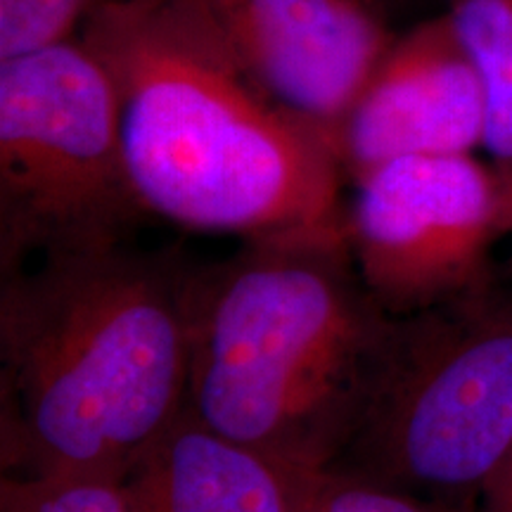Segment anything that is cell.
<instances>
[{
  "label": "cell",
  "instance_id": "6da1fadb",
  "mask_svg": "<svg viewBox=\"0 0 512 512\" xmlns=\"http://www.w3.org/2000/svg\"><path fill=\"white\" fill-rule=\"evenodd\" d=\"M190 275L124 245L3 275V475H131L188 408Z\"/></svg>",
  "mask_w": 512,
  "mask_h": 512
},
{
  "label": "cell",
  "instance_id": "7a4b0ae2",
  "mask_svg": "<svg viewBox=\"0 0 512 512\" xmlns=\"http://www.w3.org/2000/svg\"><path fill=\"white\" fill-rule=\"evenodd\" d=\"M79 38L112 79L145 214L245 240L344 230L335 147L261 93L183 0H107Z\"/></svg>",
  "mask_w": 512,
  "mask_h": 512
},
{
  "label": "cell",
  "instance_id": "3957f363",
  "mask_svg": "<svg viewBox=\"0 0 512 512\" xmlns=\"http://www.w3.org/2000/svg\"><path fill=\"white\" fill-rule=\"evenodd\" d=\"M394 323L344 230L245 240L190 275L185 411L283 463L328 467L368 411Z\"/></svg>",
  "mask_w": 512,
  "mask_h": 512
},
{
  "label": "cell",
  "instance_id": "277c9868",
  "mask_svg": "<svg viewBox=\"0 0 512 512\" xmlns=\"http://www.w3.org/2000/svg\"><path fill=\"white\" fill-rule=\"evenodd\" d=\"M512 453V294L482 283L399 316L337 467L477 512Z\"/></svg>",
  "mask_w": 512,
  "mask_h": 512
},
{
  "label": "cell",
  "instance_id": "5b68a950",
  "mask_svg": "<svg viewBox=\"0 0 512 512\" xmlns=\"http://www.w3.org/2000/svg\"><path fill=\"white\" fill-rule=\"evenodd\" d=\"M145 216L117 95L79 36L0 60V271L124 245Z\"/></svg>",
  "mask_w": 512,
  "mask_h": 512
},
{
  "label": "cell",
  "instance_id": "8992f818",
  "mask_svg": "<svg viewBox=\"0 0 512 512\" xmlns=\"http://www.w3.org/2000/svg\"><path fill=\"white\" fill-rule=\"evenodd\" d=\"M512 233V188L475 155L401 157L354 183L344 240L377 304L411 316L486 283Z\"/></svg>",
  "mask_w": 512,
  "mask_h": 512
},
{
  "label": "cell",
  "instance_id": "52a82bcc",
  "mask_svg": "<svg viewBox=\"0 0 512 512\" xmlns=\"http://www.w3.org/2000/svg\"><path fill=\"white\" fill-rule=\"evenodd\" d=\"M280 110L335 138L396 38L392 0H183Z\"/></svg>",
  "mask_w": 512,
  "mask_h": 512
},
{
  "label": "cell",
  "instance_id": "ba28073f",
  "mask_svg": "<svg viewBox=\"0 0 512 512\" xmlns=\"http://www.w3.org/2000/svg\"><path fill=\"white\" fill-rule=\"evenodd\" d=\"M484 131L482 81L444 12L396 34L332 147L344 181L356 183L401 157L475 155Z\"/></svg>",
  "mask_w": 512,
  "mask_h": 512
},
{
  "label": "cell",
  "instance_id": "9c48e42d",
  "mask_svg": "<svg viewBox=\"0 0 512 512\" xmlns=\"http://www.w3.org/2000/svg\"><path fill=\"white\" fill-rule=\"evenodd\" d=\"M304 470L185 411L126 482L143 512H297Z\"/></svg>",
  "mask_w": 512,
  "mask_h": 512
},
{
  "label": "cell",
  "instance_id": "30bf717a",
  "mask_svg": "<svg viewBox=\"0 0 512 512\" xmlns=\"http://www.w3.org/2000/svg\"><path fill=\"white\" fill-rule=\"evenodd\" d=\"M446 15L484 88L486 162L512 188V0H446Z\"/></svg>",
  "mask_w": 512,
  "mask_h": 512
},
{
  "label": "cell",
  "instance_id": "8fae6325",
  "mask_svg": "<svg viewBox=\"0 0 512 512\" xmlns=\"http://www.w3.org/2000/svg\"><path fill=\"white\" fill-rule=\"evenodd\" d=\"M0 512H143L131 484L98 475H3Z\"/></svg>",
  "mask_w": 512,
  "mask_h": 512
},
{
  "label": "cell",
  "instance_id": "7c38bea8",
  "mask_svg": "<svg viewBox=\"0 0 512 512\" xmlns=\"http://www.w3.org/2000/svg\"><path fill=\"white\" fill-rule=\"evenodd\" d=\"M297 512H470L344 467H306Z\"/></svg>",
  "mask_w": 512,
  "mask_h": 512
},
{
  "label": "cell",
  "instance_id": "4fadbf2b",
  "mask_svg": "<svg viewBox=\"0 0 512 512\" xmlns=\"http://www.w3.org/2000/svg\"><path fill=\"white\" fill-rule=\"evenodd\" d=\"M107 0H0V60L81 34Z\"/></svg>",
  "mask_w": 512,
  "mask_h": 512
},
{
  "label": "cell",
  "instance_id": "5bb4252c",
  "mask_svg": "<svg viewBox=\"0 0 512 512\" xmlns=\"http://www.w3.org/2000/svg\"><path fill=\"white\" fill-rule=\"evenodd\" d=\"M477 512H512V453L484 489Z\"/></svg>",
  "mask_w": 512,
  "mask_h": 512
}]
</instances>
